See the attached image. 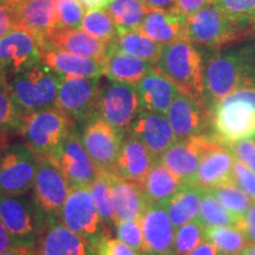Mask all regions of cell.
Wrapping results in <instances>:
<instances>
[{
  "mask_svg": "<svg viewBox=\"0 0 255 255\" xmlns=\"http://www.w3.org/2000/svg\"><path fill=\"white\" fill-rule=\"evenodd\" d=\"M255 57V47L216 51L203 62V97L209 113L240 87Z\"/></svg>",
  "mask_w": 255,
  "mask_h": 255,
  "instance_id": "1",
  "label": "cell"
},
{
  "mask_svg": "<svg viewBox=\"0 0 255 255\" xmlns=\"http://www.w3.org/2000/svg\"><path fill=\"white\" fill-rule=\"evenodd\" d=\"M155 68L200 104L203 97V58L196 46L188 39H181L162 46Z\"/></svg>",
  "mask_w": 255,
  "mask_h": 255,
  "instance_id": "2",
  "label": "cell"
},
{
  "mask_svg": "<svg viewBox=\"0 0 255 255\" xmlns=\"http://www.w3.org/2000/svg\"><path fill=\"white\" fill-rule=\"evenodd\" d=\"M63 76L39 62L8 78L7 91L24 115L56 107Z\"/></svg>",
  "mask_w": 255,
  "mask_h": 255,
  "instance_id": "3",
  "label": "cell"
},
{
  "mask_svg": "<svg viewBox=\"0 0 255 255\" xmlns=\"http://www.w3.org/2000/svg\"><path fill=\"white\" fill-rule=\"evenodd\" d=\"M253 33L254 27L232 20L214 2H209L188 19L186 38L196 45L218 50L239 43Z\"/></svg>",
  "mask_w": 255,
  "mask_h": 255,
  "instance_id": "4",
  "label": "cell"
},
{
  "mask_svg": "<svg viewBox=\"0 0 255 255\" xmlns=\"http://www.w3.org/2000/svg\"><path fill=\"white\" fill-rule=\"evenodd\" d=\"M0 219L19 248L33 250L49 216L33 196L0 194Z\"/></svg>",
  "mask_w": 255,
  "mask_h": 255,
  "instance_id": "5",
  "label": "cell"
},
{
  "mask_svg": "<svg viewBox=\"0 0 255 255\" xmlns=\"http://www.w3.org/2000/svg\"><path fill=\"white\" fill-rule=\"evenodd\" d=\"M76 127L69 115L57 107L25 115L20 135L24 143L37 157H50L55 154L72 128Z\"/></svg>",
  "mask_w": 255,
  "mask_h": 255,
  "instance_id": "6",
  "label": "cell"
},
{
  "mask_svg": "<svg viewBox=\"0 0 255 255\" xmlns=\"http://www.w3.org/2000/svg\"><path fill=\"white\" fill-rule=\"evenodd\" d=\"M141 111L142 104L136 84L110 79L101 83L97 117L127 133Z\"/></svg>",
  "mask_w": 255,
  "mask_h": 255,
  "instance_id": "7",
  "label": "cell"
},
{
  "mask_svg": "<svg viewBox=\"0 0 255 255\" xmlns=\"http://www.w3.org/2000/svg\"><path fill=\"white\" fill-rule=\"evenodd\" d=\"M212 135L222 144L255 137V105L223 98L210 111Z\"/></svg>",
  "mask_w": 255,
  "mask_h": 255,
  "instance_id": "8",
  "label": "cell"
},
{
  "mask_svg": "<svg viewBox=\"0 0 255 255\" xmlns=\"http://www.w3.org/2000/svg\"><path fill=\"white\" fill-rule=\"evenodd\" d=\"M38 157L25 143L6 145L0 150V194L24 195L34 184Z\"/></svg>",
  "mask_w": 255,
  "mask_h": 255,
  "instance_id": "9",
  "label": "cell"
},
{
  "mask_svg": "<svg viewBox=\"0 0 255 255\" xmlns=\"http://www.w3.org/2000/svg\"><path fill=\"white\" fill-rule=\"evenodd\" d=\"M59 219L70 231L79 235L92 247L102 237H111L102 226L90 188H71Z\"/></svg>",
  "mask_w": 255,
  "mask_h": 255,
  "instance_id": "10",
  "label": "cell"
},
{
  "mask_svg": "<svg viewBox=\"0 0 255 255\" xmlns=\"http://www.w3.org/2000/svg\"><path fill=\"white\" fill-rule=\"evenodd\" d=\"M47 158L62 170L71 188H90L101 174L85 150L81 133L76 127L60 143L55 154Z\"/></svg>",
  "mask_w": 255,
  "mask_h": 255,
  "instance_id": "11",
  "label": "cell"
},
{
  "mask_svg": "<svg viewBox=\"0 0 255 255\" xmlns=\"http://www.w3.org/2000/svg\"><path fill=\"white\" fill-rule=\"evenodd\" d=\"M101 77H64L60 82L56 107L75 123L85 124L97 116Z\"/></svg>",
  "mask_w": 255,
  "mask_h": 255,
  "instance_id": "12",
  "label": "cell"
},
{
  "mask_svg": "<svg viewBox=\"0 0 255 255\" xmlns=\"http://www.w3.org/2000/svg\"><path fill=\"white\" fill-rule=\"evenodd\" d=\"M126 132L115 129L100 117L84 124L82 142L96 168L102 173H113Z\"/></svg>",
  "mask_w": 255,
  "mask_h": 255,
  "instance_id": "13",
  "label": "cell"
},
{
  "mask_svg": "<svg viewBox=\"0 0 255 255\" xmlns=\"http://www.w3.org/2000/svg\"><path fill=\"white\" fill-rule=\"evenodd\" d=\"M41 62V45L30 31L15 27L0 38V68L7 78Z\"/></svg>",
  "mask_w": 255,
  "mask_h": 255,
  "instance_id": "14",
  "label": "cell"
},
{
  "mask_svg": "<svg viewBox=\"0 0 255 255\" xmlns=\"http://www.w3.org/2000/svg\"><path fill=\"white\" fill-rule=\"evenodd\" d=\"M70 189L71 187L62 170L51 159L38 157L33 197L49 218H59Z\"/></svg>",
  "mask_w": 255,
  "mask_h": 255,
  "instance_id": "15",
  "label": "cell"
},
{
  "mask_svg": "<svg viewBox=\"0 0 255 255\" xmlns=\"http://www.w3.org/2000/svg\"><path fill=\"white\" fill-rule=\"evenodd\" d=\"M215 141L212 133L176 141L158 159L183 184H194L197 170L207 149Z\"/></svg>",
  "mask_w": 255,
  "mask_h": 255,
  "instance_id": "16",
  "label": "cell"
},
{
  "mask_svg": "<svg viewBox=\"0 0 255 255\" xmlns=\"http://www.w3.org/2000/svg\"><path fill=\"white\" fill-rule=\"evenodd\" d=\"M176 141L206 135L210 128V113L193 97L180 92L167 113Z\"/></svg>",
  "mask_w": 255,
  "mask_h": 255,
  "instance_id": "17",
  "label": "cell"
},
{
  "mask_svg": "<svg viewBox=\"0 0 255 255\" xmlns=\"http://www.w3.org/2000/svg\"><path fill=\"white\" fill-rule=\"evenodd\" d=\"M143 251L141 255H173L175 232L163 206L148 205L141 218Z\"/></svg>",
  "mask_w": 255,
  "mask_h": 255,
  "instance_id": "18",
  "label": "cell"
},
{
  "mask_svg": "<svg viewBox=\"0 0 255 255\" xmlns=\"http://www.w3.org/2000/svg\"><path fill=\"white\" fill-rule=\"evenodd\" d=\"M17 27L33 33L40 45L56 30L57 0H9Z\"/></svg>",
  "mask_w": 255,
  "mask_h": 255,
  "instance_id": "19",
  "label": "cell"
},
{
  "mask_svg": "<svg viewBox=\"0 0 255 255\" xmlns=\"http://www.w3.org/2000/svg\"><path fill=\"white\" fill-rule=\"evenodd\" d=\"M129 132L141 141L155 161L176 142L173 128L167 119V115L152 113L142 109L138 117L132 123Z\"/></svg>",
  "mask_w": 255,
  "mask_h": 255,
  "instance_id": "20",
  "label": "cell"
},
{
  "mask_svg": "<svg viewBox=\"0 0 255 255\" xmlns=\"http://www.w3.org/2000/svg\"><path fill=\"white\" fill-rule=\"evenodd\" d=\"M33 255H94L84 239L66 227L59 218H49Z\"/></svg>",
  "mask_w": 255,
  "mask_h": 255,
  "instance_id": "21",
  "label": "cell"
},
{
  "mask_svg": "<svg viewBox=\"0 0 255 255\" xmlns=\"http://www.w3.org/2000/svg\"><path fill=\"white\" fill-rule=\"evenodd\" d=\"M233 164H234V156L227 146L215 138L213 144L203 155L194 184L207 191L232 182L234 181Z\"/></svg>",
  "mask_w": 255,
  "mask_h": 255,
  "instance_id": "22",
  "label": "cell"
},
{
  "mask_svg": "<svg viewBox=\"0 0 255 255\" xmlns=\"http://www.w3.org/2000/svg\"><path fill=\"white\" fill-rule=\"evenodd\" d=\"M155 162L157 161H155L145 145L128 131L124 136L113 173L124 180L142 186Z\"/></svg>",
  "mask_w": 255,
  "mask_h": 255,
  "instance_id": "23",
  "label": "cell"
},
{
  "mask_svg": "<svg viewBox=\"0 0 255 255\" xmlns=\"http://www.w3.org/2000/svg\"><path fill=\"white\" fill-rule=\"evenodd\" d=\"M50 49L101 60H104L108 55V44L79 28L53 31L41 43V52Z\"/></svg>",
  "mask_w": 255,
  "mask_h": 255,
  "instance_id": "24",
  "label": "cell"
},
{
  "mask_svg": "<svg viewBox=\"0 0 255 255\" xmlns=\"http://www.w3.org/2000/svg\"><path fill=\"white\" fill-rule=\"evenodd\" d=\"M111 199L115 214V227L119 223L139 220L149 205L139 184L124 180L114 173Z\"/></svg>",
  "mask_w": 255,
  "mask_h": 255,
  "instance_id": "25",
  "label": "cell"
},
{
  "mask_svg": "<svg viewBox=\"0 0 255 255\" xmlns=\"http://www.w3.org/2000/svg\"><path fill=\"white\" fill-rule=\"evenodd\" d=\"M142 109L167 115L169 108L181 90L157 69L145 75L137 84Z\"/></svg>",
  "mask_w": 255,
  "mask_h": 255,
  "instance_id": "26",
  "label": "cell"
},
{
  "mask_svg": "<svg viewBox=\"0 0 255 255\" xmlns=\"http://www.w3.org/2000/svg\"><path fill=\"white\" fill-rule=\"evenodd\" d=\"M41 62L64 77L94 78L104 73V60L88 58L60 50H44Z\"/></svg>",
  "mask_w": 255,
  "mask_h": 255,
  "instance_id": "27",
  "label": "cell"
},
{
  "mask_svg": "<svg viewBox=\"0 0 255 255\" xmlns=\"http://www.w3.org/2000/svg\"><path fill=\"white\" fill-rule=\"evenodd\" d=\"M188 19L171 11H150L145 15L139 31L151 40L161 45L174 43V41L187 39Z\"/></svg>",
  "mask_w": 255,
  "mask_h": 255,
  "instance_id": "28",
  "label": "cell"
},
{
  "mask_svg": "<svg viewBox=\"0 0 255 255\" xmlns=\"http://www.w3.org/2000/svg\"><path fill=\"white\" fill-rule=\"evenodd\" d=\"M182 186V181L157 161L149 170L141 188L149 205L164 206Z\"/></svg>",
  "mask_w": 255,
  "mask_h": 255,
  "instance_id": "29",
  "label": "cell"
},
{
  "mask_svg": "<svg viewBox=\"0 0 255 255\" xmlns=\"http://www.w3.org/2000/svg\"><path fill=\"white\" fill-rule=\"evenodd\" d=\"M205 194L206 190L195 184H183L173 199L165 203L163 207L175 229L197 220Z\"/></svg>",
  "mask_w": 255,
  "mask_h": 255,
  "instance_id": "30",
  "label": "cell"
},
{
  "mask_svg": "<svg viewBox=\"0 0 255 255\" xmlns=\"http://www.w3.org/2000/svg\"><path fill=\"white\" fill-rule=\"evenodd\" d=\"M154 69V64L146 60L123 53L110 52L104 59L103 76L114 82L131 83L137 85L145 75Z\"/></svg>",
  "mask_w": 255,
  "mask_h": 255,
  "instance_id": "31",
  "label": "cell"
},
{
  "mask_svg": "<svg viewBox=\"0 0 255 255\" xmlns=\"http://www.w3.org/2000/svg\"><path fill=\"white\" fill-rule=\"evenodd\" d=\"M162 46L163 45L151 40L139 30H136L124 34H117V37L108 44V53H123L146 60L155 65L161 56Z\"/></svg>",
  "mask_w": 255,
  "mask_h": 255,
  "instance_id": "32",
  "label": "cell"
},
{
  "mask_svg": "<svg viewBox=\"0 0 255 255\" xmlns=\"http://www.w3.org/2000/svg\"><path fill=\"white\" fill-rule=\"evenodd\" d=\"M107 12L116 25L119 34L139 30L149 9L142 0H111Z\"/></svg>",
  "mask_w": 255,
  "mask_h": 255,
  "instance_id": "33",
  "label": "cell"
},
{
  "mask_svg": "<svg viewBox=\"0 0 255 255\" xmlns=\"http://www.w3.org/2000/svg\"><path fill=\"white\" fill-rule=\"evenodd\" d=\"M113 188V173H102L90 186L91 195L94 197L96 208L100 215L102 226L109 234L115 229V214L111 199Z\"/></svg>",
  "mask_w": 255,
  "mask_h": 255,
  "instance_id": "34",
  "label": "cell"
},
{
  "mask_svg": "<svg viewBox=\"0 0 255 255\" xmlns=\"http://www.w3.org/2000/svg\"><path fill=\"white\" fill-rule=\"evenodd\" d=\"M219 201L221 205L228 210L231 214L237 219L238 225L240 223L245 215L247 214L248 209L251 208L252 203L254 202L250 196L235 183V181L225 183L222 186L215 187L213 189L207 190Z\"/></svg>",
  "mask_w": 255,
  "mask_h": 255,
  "instance_id": "35",
  "label": "cell"
},
{
  "mask_svg": "<svg viewBox=\"0 0 255 255\" xmlns=\"http://www.w3.org/2000/svg\"><path fill=\"white\" fill-rule=\"evenodd\" d=\"M206 240L212 242L221 255H239L250 245L245 233L237 226L206 228Z\"/></svg>",
  "mask_w": 255,
  "mask_h": 255,
  "instance_id": "36",
  "label": "cell"
},
{
  "mask_svg": "<svg viewBox=\"0 0 255 255\" xmlns=\"http://www.w3.org/2000/svg\"><path fill=\"white\" fill-rule=\"evenodd\" d=\"M25 115L12 100L7 90H0V139L7 142L9 137L20 135Z\"/></svg>",
  "mask_w": 255,
  "mask_h": 255,
  "instance_id": "37",
  "label": "cell"
},
{
  "mask_svg": "<svg viewBox=\"0 0 255 255\" xmlns=\"http://www.w3.org/2000/svg\"><path fill=\"white\" fill-rule=\"evenodd\" d=\"M82 30L105 44H109L119 34L116 25L107 9H88L82 21Z\"/></svg>",
  "mask_w": 255,
  "mask_h": 255,
  "instance_id": "38",
  "label": "cell"
},
{
  "mask_svg": "<svg viewBox=\"0 0 255 255\" xmlns=\"http://www.w3.org/2000/svg\"><path fill=\"white\" fill-rule=\"evenodd\" d=\"M197 220L206 228L227 227V226H237L238 227L237 219L209 191H206V194L203 195L200 215Z\"/></svg>",
  "mask_w": 255,
  "mask_h": 255,
  "instance_id": "39",
  "label": "cell"
},
{
  "mask_svg": "<svg viewBox=\"0 0 255 255\" xmlns=\"http://www.w3.org/2000/svg\"><path fill=\"white\" fill-rule=\"evenodd\" d=\"M206 240V227L199 220L188 222L175 232L173 255H188Z\"/></svg>",
  "mask_w": 255,
  "mask_h": 255,
  "instance_id": "40",
  "label": "cell"
},
{
  "mask_svg": "<svg viewBox=\"0 0 255 255\" xmlns=\"http://www.w3.org/2000/svg\"><path fill=\"white\" fill-rule=\"evenodd\" d=\"M232 20L255 28V0H213Z\"/></svg>",
  "mask_w": 255,
  "mask_h": 255,
  "instance_id": "41",
  "label": "cell"
},
{
  "mask_svg": "<svg viewBox=\"0 0 255 255\" xmlns=\"http://www.w3.org/2000/svg\"><path fill=\"white\" fill-rule=\"evenodd\" d=\"M85 7L78 0H57L56 30H70L82 26Z\"/></svg>",
  "mask_w": 255,
  "mask_h": 255,
  "instance_id": "42",
  "label": "cell"
},
{
  "mask_svg": "<svg viewBox=\"0 0 255 255\" xmlns=\"http://www.w3.org/2000/svg\"><path fill=\"white\" fill-rule=\"evenodd\" d=\"M117 238L132 250L138 252L139 254L143 251V231L141 219L135 221L122 222L115 227Z\"/></svg>",
  "mask_w": 255,
  "mask_h": 255,
  "instance_id": "43",
  "label": "cell"
},
{
  "mask_svg": "<svg viewBox=\"0 0 255 255\" xmlns=\"http://www.w3.org/2000/svg\"><path fill=\"white\" fill-rule=\"evenodd\" d=\"M94 255H141L138 252L128 246L119 238L115 239L108 235L102 237L91 247Z\"/></svg>",
  "mask_w": 255,
  "mask_h": 255,
  "instance_id": "44",
  "label": "cell"
},
{
  "mask_svg": "<svg viewBox=\"0 0 255 255\" xmlns=\"http://www.w3.org/2000/svg\"><path fill=\"white\" fill-rule=\"evenodd\" d=\"M233 178L235 183L255 202V171L234 157Z\"/></svg>",
  "mask_w": 255,
  "mask_h": 255,
  "instance_id": "45",
  "label": "cell"
},
{
  "mask_svg": "<svg viewBox=\"0 0 255 255\" xmlns=\"http://www.w3.org/2000/svg\"><path fill=\"white\" fill-rule=\"evenodd\" d=\"M233 156L255 171V139L247 138L226 144Z\"/></svg>",
  "mask_w": 255,
  "mask_h": 255,
  "instance_id": "46",
  "label": "cell"
},
{
  "mask_svg": "<svg viewBox=\"0 0 255 255\" xmlns=\"http://www.w3.org/2000/svg\"><path fill=\"white\" fill-rule=\"evenodd\" d=\"M17 27V21L9 0H0V38Z\"/></svg>",
  "mask_w": 255,
  "mask_h": 255,
  "instance_id": "47",
  "label": "cell"
},
{
  "mask_svg": "<svg viewBox=\"0 0 255 255\" xmlns=\"http://www.w3.org/2000/svg\"><path fill=\"white\" fill-rule=\"evenodd\" d=\"M212 1L213 0H175L174 9L184 18L189 19Z\"/></svg>",
  "mask_w": 255,
  "mask_h": 255,
  "instance_id": "48",
  "label": "cell"
},
{
  "mask_svg": "<svg viewBox=\"0 0 255 255\" xmlns=\"http://www.w3.org/2000/svg\"><path fill=\"white\" fill-rule=\"evenodd\" d=\"M238 227L245 233L250 244H255V202L252 203L247 214L241 220Z\"/></svg>",
  "mask_w": 255,
  "mask_h": 255,
  "instance_id": "49",
  "label": "cell"
},
{
  "mask_svg": "<svg viewBox=\"0 0 255 255\" xmlns=\"http://www.w3.org/2000/svg\"><path fill=\"white\" fill-rule=\"evenodd\" d=\"M13 250H21V248L18 247V245L15 244V241L8 233L7 228L5 227L4 222L0 219V254Z\"/></svg>",
  "mask_w": 255,
  "mask_h": 255,
  "instance_id": "50",
  "label": "cell"
},
{
  "mask_svg": "<svg viewBox=\"0 0 255 255\" xmlns=\"http://www.w3.org/2000/svg\"><path fill=\"white\" fill-rule=\"evenodd\" d=\"M149 11H171L175 7V0H142Z\"/></svg>",
  "mask_w": 255,
  "mask_h": 255,
  "instance_id": "51",
  "label": "cell"
},
{
  "mask_svg": "<svg viewBox=\"0 0 255 255\" xmlns=\"http://www.w3.org/2000/svg\"><path fill=\"white\" fill-rule=\"evenodd\" d=\"M188 255H221L214 245L208 240H203L199 246L194 248Z\"/></svg>",
  "mask_w": 255,
  "mask_h": 255,
  "instance_id": "52",
  "label": "cell"
},
{
  "mask_svg": "<svg viewBox=\"0 0 255 255\" xmlns=\"http://www.w3.org/2000/svg\"><path fill=\"white\" fill-rule=\"evenodd\" d=\"M88 9H102L110 4L111 0H78Z\"/></svg>",
  "mask_w": 255,
  "mask_h": 255,
  "instance_id": "53",
  "label": "cell"
},
{
  "mask_svg": "<svg viewBox=\"0 0 255 255\" xmlns=\"http://www.w3.org/2000/svg\"><path fill=\"white\" fill-rule=\"evenodd\" d=\"M0 255H33V250H27V248H21V250H13L5 252Z\"/></svg>",
  "mask_w": 255,
  "mask_h": 255,
  "instance_id": "54",
  "label": "cell"
},
{
  "mask_svg": "<svg viewBox=\"0 0 255 255\" xmlns=\"http://www.w3.org/2000/svg\"><path fill=\"white\" fill-rule=\"evenodd\" d=\"M7 76L5 75V72L2 71L1 68H0V90H7Z\"/></svg>",
  "mask_w": 255,
  "mask_h": 255,
  "instance_id": "55",
  "label": "cell"
},
{
  "mask_svg": "<svg viewBox=\"0 0 255 255\" xmlns=\"http://www.w3.org/2000/svg\"><path fill=\"white\" fill-rule=\"evenodd\" d=\"M6 145H7V144H6V143H5V142H2V141H1V139H0V150H1V149H2V148H4V146H6Z\"/></svg>",
  "mask_w": 255,
  "mask_h": 255,
  "instance_id": "56",
  "label": "cell"
},
{
  "mask_svg": "<svg viewBox=\"0 0 255 255\" xmlns=\"http://www.w3.org/2000/svg\"><path fill=\"white\" fill-rule=\"evenodd\" d=\"M254 139H255V137H254Z\"/></svg>",
  "mask_w": 255,
  "mask_h": 255,
  "instance_id": "57",
  "label": "cell"
}]
</instances>
